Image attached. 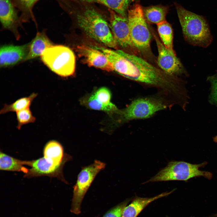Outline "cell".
Masks as SVG:
<instances>
[{
  "label": "cell",
  "instance_id": "cell-25",
  "mask_svg": "<svg viewBox=\"0 0 217 217\" xmlns=\"http://www.w3.org/2000/svg\"><path fill=\"white\" fill-rule=\"evenodd\" d=\"M17 124V128L20 130L24 125L30 123H33L36 121L30 108L25 109L16 112Z\"/></svg>",
  "mask_w": 217,
  "mask_h": 217
},
{
  "label": "cell",
  "instance_id": "cell-14",
  "mask_svg": "<svg viewBox=\"0 0 217 217\" xmlns=\"http://www.w3.org/2000/svg\"><path fill=\"white\" fill-rule=\"evenodd\" d=\"M30 43L20 46L5 45L0 48V65L5 67L25 60L29 50Z\"/></svg>",
  "mask_w": 217,
  "mask_h": 217
},
{
  "label": "cell",
  "instance_id": "cell-19",
  "mask_svg": "<svg viewBox=\"0 0 217 217\" xmlns=\"http://www.w3.org/2000/svg\"><path fill=\"white\" fill-rule=\"evenodd\" d=\"M28 161H22L11 157L2 151L0 153L1 170L27 173L29 169L24 167L27 165Z\"/></svg>",
  "mask_w": 217,
  "mask_h": 217
},
{
  "label": "cell",
  "instance_id": "cell-30",
  "mask_svg": "<svg viewBox=\"0 0 217 217\" xmlns=\"http://www.w3.org/2000/svg\"><path fill=\"white\" fill-rule=\"evenodd\" d=\"M213 141L215 143H217V135L213 137Z\"/></svg>",
  "mask_w": 217,
  "mask_h": 217
},
{
  "label": "cell",
  "instance_id": "cell-16",
  "mask_svg": "<svg viewBox=\"0 0 217 217\" xmlns=\"http://www.w3.org/2000/svg\"><path fill=\"white\" fill-rule=\"evenodd\" d=\"M43 155L48 161L55 165L65 164L72 159L70 155L64 153L62 146L55 140H50L46 143L44 148Z\"/></svg>",
  "mask_w": 217,
  "mask_h": 217
},
{
  "label": "cell",
  "instance_id": "cell-23",
  "mask_svg": "<svg viewBox=\"0 0 217 217\" xmlns=\"http://www.w3.org/2000/svg\"><path fill=\"white\" fill-rule=\"evenodd\" d=\"M157 26L161 41L166 48L175 53L173 49V31L171 25L165 20L157 24Z\"/></svg>",
  "mask_w": 217,
  "mask_h": 217
},
{
  "label": "cell",
  "instance_id": "cell-11",
  "mask_svg": "<svg viewBox=\"0 0 217 217\" xmlns=\"http://www.w3.org/2000/svg\"><path fill=\"white\" fill-rule=\"evenodd\" d=\"M65 163L55 165L48 161L43 157L28 161L27 165L31 168L25 174L24 177L31 178L41 176L55 177L68 184L64 178L63 169Z\"/></svg>",
  "mask_w": 217,
  "mask_h": 217
},
{
  "label": "cell",
  "instance_id": "cell-20",
  "mask_svg": "<svg viewBox=\"0 0 217 217\" xmlns=\"http://www.w3.org/2000/svg\"><path fill=\"white\" fill-rule=\"evenodd\" d=\"M38 95L37 93H33L28 96L18 99L11 104H4L3 108L0 111V114H4L9 112H16L30 108L33 101Z\"/></svg>",
  "mask_w": 217,
  "mask_h": 217
},
{
  "label": "cell",
  "instance_id": "cell-22",
  "mask_svg": "<svg viewBox=\"0 0 217 217\" xmlns=\"http://www.w3.org/2000/svg\"><path fill=\"white\" fill-rule=\"evenodd\" d=\"M40 0H12L16 8L21 12V22H28L30 19L35 20L33 9L35 4Z\"/></svg>",
  "mask_w": 217,
  "mask_h": 217
},
{
  "label": "cell",
  "instance_id": "cell-8",
  "mask_svg": "<svg viewBox=\"0 0 217 217\" xmlns=\"http://www.w3.org/2000/svg\"><path fill=\"white\" fill-rule=\"evenodd\" d=\"M105 166L104 163L96 160L91 165L82 167L73 188L72 212L77 214L80 212L81 203L85 194L96 175Z\"/></svg>",
  "mask_w": 217,
  "mask_h": 217
},
{
  "label": "cell",
  "instance_id": "cell-27",
  "mask_svg": "<svg viewBox=\"0 0 217 217\" xmlns=\"http://www.w3.org/2000/svg\"><path fill=\"white\" fill-rule=\"evenodd\" d=\"M207 80L211 84V92L209 101L211 104L217 106V79L207 78Z\"/></svg>",
  "mask_w": 217,
  "mask_h": 217
},
{
  "label": "cell",
  "instance_id": "cell-21",
  "mask_svg": "<svg viewBox=\"0 0 217 217\" xmlns=\"http://www.w3.org/2000/svg\"><path fill=\"white\" fill-rule=\"evenodd\" d=\"M168 10L166 7L155 5L146 8L143 11L146 21L157 24L165 20Z\"/></svg>",
  "mask_w": 217,
  "mask_h": 217
},
{
  "label": "cell",
  "instance_id": "cell-13",
  "mask_svg": "<svg viewBox=\"0 0 217 217\" xmlns=\"http://www.w3.org/2000/svg\"><path fill=\"white\" fill-rule=\"evenodd\" d=\"M15 8L12 0H0V19L2 26L13 32L18 38V28L22 22Z\"/></svg>",
  "mask_w": 217,
  "mask_h": 217
},
{
  "label": "cell",
  "instance_id": "cell-31",
  "mask_svg": "<svg viewBox=\"0 0 217 217\" xmlns=\"http://www.w3.org/2000/svg\"><path fill=\"white\" fill-rule=\"evenodd\" d=\"M209 217H217V212L213 215Z\"/></svg>",
  "mask_w": 217,
  "mask_h": 217
},
{
  "label": "cell",
  "instance_id": "cell-2",
  "mask_svg": "<svg viewBox=\"0 0 217 217\" xmlns=\"http://www.w3.org/2000/svg\"><path fill=\"white\" fill-rule=\"evenodd\" d=\"M91 4L68 2L60 6L75 16L77 24L92 39L110 48L117 49L118 45L107 22Z\"/></svg>",
  "mask_w": 217,
  "mask_h": 217
},
{
  "label": "cell",
  "instance_id": "cell-12",
  "mask_svg": "<svg viewBox=\"0 0 217 217\" xmlns=\"http://www.w3.org/2000/svg\"><path fill=\"white\" fill-rule=\"evenodd\" d=\"M77 51L82 61L92 66L107 71H114L112 63L101 51L85 45L78 46Z\"/></svg>",
  "mask_w": 217,
  "mask_h": 217
},
{
  "label": "cell",
  "instance_id": "cell-6",
  "mask_svg": "<svg viewBox=\"0 0 217 217\" xmlns=\"http://www.w3.org/2000/svg\"><path fill=\"white\" fill-rule=\"evenodd\" d=\"M207 163L204 162L199 164H193L183 161H171L155 176L143 184L171 181H186L191 178L200 177L210 180L212 177V173L199 170L200 168L204 167Z\"/></svg>",
  "mask_w": 217,
  "mask_h": 217
},
{
  "label": "cell",
  "instance_id": "cell-3",
  "mask_svg": "<svg viewBox=\"0 0 217 217\" xmlns=\"http://www.w3.org/2000/svg\"><path fill=\"white\" fill-rule=\"evenodd\" d=\"M176 8L184 37L195 46L206 47L212 41L208 24L205 17L187 10L176 4Z\"/></svg>",
  "mask_w": 217,
  "mask_h": 217
},
{
  "label": "cell",
  "instance_id": "cell-4",
  "mask_svg": "<svg viewBox=\"0 0 217 217\" xmlns=\"http://www.w3.org/2000/svg\"><path fill=\"white\" fill-rule=\"evenodd\" d=\"M173 105L164 97L156 96L139 97L133 100L125 108L118 110V121L124 123L134 120L149 118L157 112Z\"/></svg>",
  "mask_w": 217,
  "mask_h": 217
},
{
  "label": "cell",
  "instance_id": "cell-5",
  "mask_svg": "<svg viewBox=\"0 0 217 217\" xmlns=\"http://www.w3.org/2000/svg\"><path fill=\"white\" fill-rule=\"evenodd\" d=\"M127 19L131 39L136 50L144 57L153 58L150 48L151 32L145 17L143 9L138 4L127 10Z\"/></svg>",
  "mask_w": 217,
  "mask_h": 217
},
{
  "label": "cell",
  "instance_id": "cell-7",
  "mask_svg": "<svg viewBox=\"0 0 217 217\" xmlns=\"http://www.w3.org/2000/svg\"><path fill=\"white\" fill-rule=\"evenodd\" d=\"M41 56L42 61L51 71L61 77L71 76L75 68V57L69 47L53 45L47 48Z\"/></svg>",
  "mask_w": 217,
  "mask_h": 217
},
{
  "label": "cell",
  "instance_id": "cell-10",
  "mask_svg": "<svg viewBox=\"0 0 217 217\" xmlns=\"http://www.w3.org/2000/svg\"><path fill=\"white\" fill-rule=\"evenodd\" d=\"M150 30L158 49V55L157 62L160 69L169 74L175 76L185 73L182 64L175 53L166 48L155 33Z\"/></svg>",
  "mask_w": 217,
  "mask_h": 217
},
{
  "label": "cell",
  "instance_id": "cell-9",
  "mask_svg": "<svg viewBox=\"0 0 217 217\" xmlns=\"http://www.w3.org/2000/svg\"><path fill=\"white\" fill-rule=\"evenodd\" d=\"M109 27L117 43L121 47L137 51L131 39L127 17L121 16L108 8Z\"/></svg>",
  "mask_w": 217,
  "mask_h": 217
},
{
  "label": "cell",
  "instance_id": "cell-1",
  "mask_svg": "<svg viewBox=\"0 0 217 217\" xmlns=\"http://www.w3.org/2000/svg\"><path fill=\"white\" fill-rule=\"evenodd\" d=\"M100 50L112 63L114 70L120 75L156 88L159 94L169 100H175L182 94L183 81L177 76L166 73L134 54L103 47Z\"/></svg>",
  "mask_w": 217,
  "mask_h": 217
},
{
  "label": "cell",
  "instance_id": "cell-26",
  "mask_svg": "<svg viewBox=\"0 0 217 217\" xmlns=\"http://www.w3.org/2000/svg\"><path fill=\"white\" fill-rule=\"evenodd\" d=\"M128 199L108 211L103 217H121L123 211L130 201Z\"/></svg>",
  "mask_w": 217,
  "mask_h": 217
},
{
  "label": "cell",
  "instance_id": "cell-24",
  "mask_svg": "<svg viewBox=\"0 0 217 217\" xmlns=\"http://www.w3.org/2000/svg\"><path fill=\"white\" fill-rule=\"evenodd\" d=\"M93 95L97 101L105 107L106 112H116L118 110L116 106L111 102V93L106 87L99 88Z\"/></svg>",
  "mask_w": 217,
  "mask_h": 217
},
{
  "label": "cell",
  "instance_id": "cell-28",
  "mask_svg": "<svg viewBox=\"0 0 217 217\" xmlns=\"http://www.w3.org/2000/svg\"><path fill=\"white\" fill-rule=\"evenodd\" d=\"M87 101V105L90 108L95 110L105 111V107L97 101L93 94L89 97Z\"/></svg>",
  "mask_w": 217,
  "mask_h": 217
},
{
  "label": "cell",
  "instance_id": "cell-17",
  "mask_svg": "<svg viewBox=\"0 0 217 217\" xmlns=\"http://www.w3.org/2000/svg\"><path fill=\"white\" fill-rule=\"evenodd\" d=\"M53 45L44 31L38 32L30 43L29 52L25 60L35 58L41 56L47 48Z\"/></svg>",
  "mask_w": 217,
  "mask_h": 217
},
{
  "label": "cell",
  "instance_id": "cell-18",
  "mask_svg": "<svg viewBox=\"0 0 217 217\" xmlns=\"http://www.w3.org/2000/svg\"><path fill=\"white\" fill-rule=\"evenodd\" d=\"M58 3L71 2L92 4L97 3L105 6L119 15L127 17V11L131 0H56Z\"/></svg>",
  "mask_w": 217,
  "mask_h": 217
},
{
  "label": "cell",
  "instance_id": "cell-29",
  "mask_svg": "<svg viewBox=\"0 0 217 217\" xmlns=\"http://www.w3.org/2000/svg\"><path fill=\"white\" fill-rule=\"evenodd\" d=\"M212 78L215 79H217V73L215 75L210 76Z\"/></svg>",
  "mask_w": 217,
  "mask_h": 217
},
{
  "label": "cell",
  "instance_id": "cell-15",
  "mask_svg": "<svg viewBox=\"0 0 217 217\" xmlns=\"http://www.w3.org/2000/svg\"><path fill=\"white\" fill-rule=\"evenodd\" d=\"M175 189L165 192L151 197L136 196L131 203L124 208L121 217H137L143 210L151 202L159 199L168 196Z\"/></svg>",
  "mask_w": 217,
  "mask_h": 217
}]
</instances>
